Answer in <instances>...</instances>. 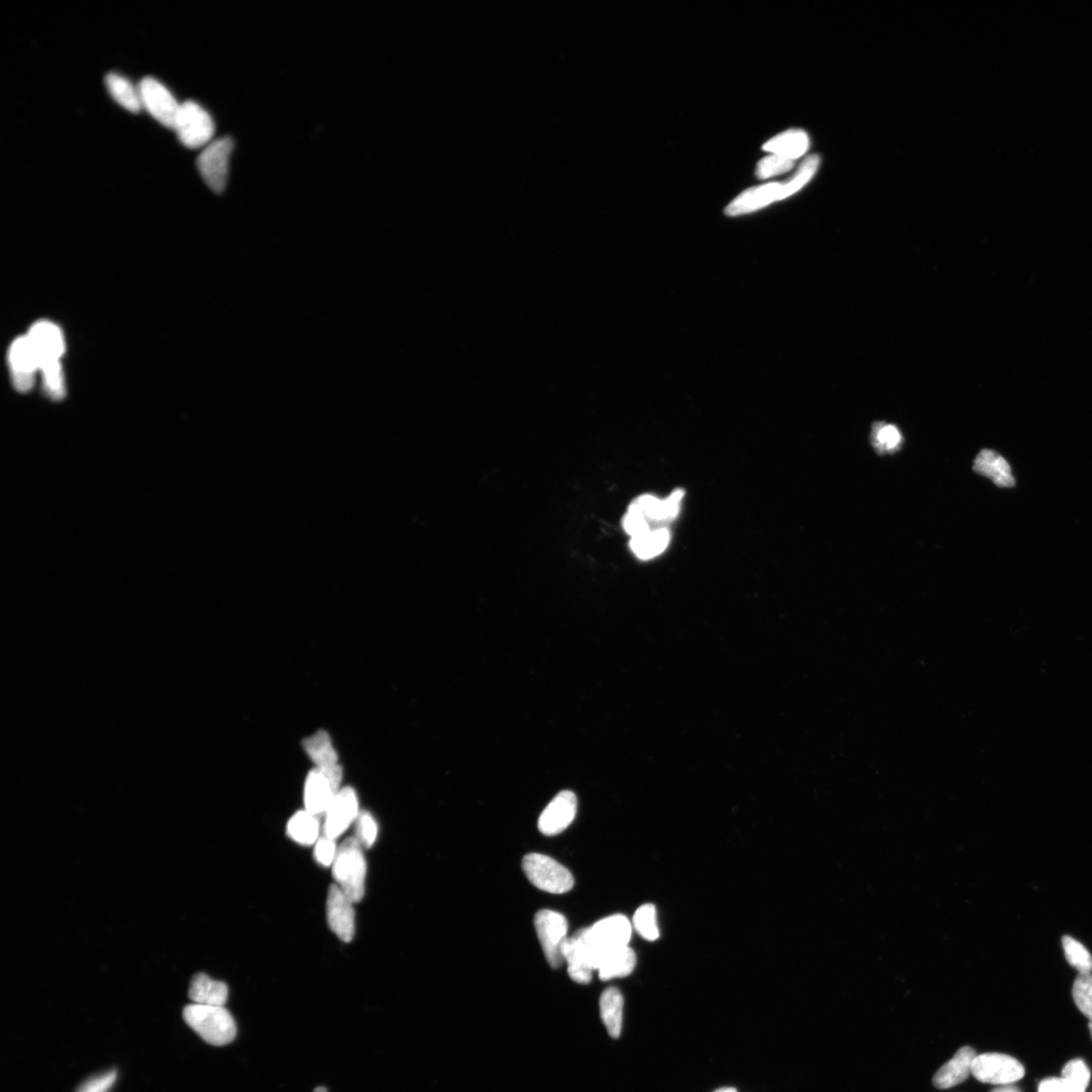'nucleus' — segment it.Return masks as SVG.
<instances>
[{
    "label": "nucleus",
    "mask_w": 1092,
    "mask_h": 1092,
    "mask_svg": "<svg viewBox=\"0 0 1092 1092\" xmlns=\"http://www.w3.org/2000/svg\"><path fill=\"white\" fill-rule=\"evenodd\" d=\"M976 1051L971 1047H963L945 1065L934 1074L933 1085L939 1089L954 1087L964 1082L972 1075V1066L976 1058Z\"/></svg>",
    "instance_id": "nucleus-18"
},
{
    "label": "nucleus",
    "mask_w": 1092,
    "mask_h": 1092,
    "mask_svg": "<svg viewBox=\"0 0 1092 1092\" xmlns=\"http://www.w3.org/2000/svg\"><path fill=\"white\" fill-rule=\"evenodd\" d=\"M358 799L355 790L345 787L336 794L324 821V835L338 839L358 817Z\"/></svg>",
    "instance_id": "nucleus-14"
},
{
    "label": "nucleus",
    "mask_w": 1092,
    "mask_h": 1092,
    "mask_svg": "<svg viewBox=\"0 0 1092 1092\" xmlns=\"http://www.w3.org/2000/svg\"><path fill=\"white\" fill-rule=\"evenodd\" d=\"M233 149L231 138L218 139L203 148L196 162L204 183L216 194L223 193L226 188Z\"/></svg>",
    "instance_id": "nucleus-7"
},
{
    "label": "nucleus",
    "mask_w": 1092,
    "mask_h": 1092,
    "mask_svg": "<svg viewBox=\"0 0 1092 1092\" xmlns=\"http://www.w3.org/2000/svg\"><path fill=\"white\" fill-rule=\"evenodd\" d=\"M286 834L302 845L314 844L319 840L320 819L307 810L299 811L287 824Z\"/></svg>",
    "instance_id": "nucleus-28"
},
{
    "label": "nucleus",
    "mask_w": 1092,
    "mask_h": 1092,
    "mask_svg": "<svg viewBox=\"0 0 1092 1092\" xmlns=\"http://www.w3.org/2000/svg\"><path fill=\"white\" fill-rule=\"evenodd\" d=\"M1075 1005L1092 1021V973H1079L1072 988Z\"/></svg>",
    "instance_id": "nucleus-33"
},
{
    "label": "nucleus",
    "mask_w": 1092,
    "mask_h": 1092,
    "mask_svg": "<svg viewBox=\"0 0 1092 1092\" xmlns=\"http://www.w3.org/2000/svg\"><path fill=\"white\" fill-rule=\"evenodd\" d=\"M991 1092H1020V1090L1014 1087L1003 1086L995 1090H992Z\"/></svg>",
    "instance_id": "nucleus-41"
},
{
    "label": "nucleus",
    "mask_w": 1092,
    "mask_h": 1092,
    "mask_svg": "<svg viewBox=\"0 0 1092 1092\" xmlns=\"http://www.w3.org/2000/svg\"><path fill=\"white\" fill-rule=\"evenodd\" d=\"M143 108L161 125L175 130L180 105L169 90L158 79L145 77L138 86Z\"/></svg>",
    "instance_id": "nucleus-11"
},
{
    "label": "nucleus",
    "mask_w": 1092,
    "mask_h": 1092,
    "mask_svg": "<svg viewBox=\"0 0 1092 1092\" xmlns=\"http://www.w3.org/2000/svg\"><path fill=\"white\" fill-rule=\"evenodd\" d=\"M27 336L36 353L42 380L51 382L62 379L61 358L65 340L60 328L50 321H40L32 326Z\"/></svg>",
    "instance_id": "nucleus-3"
},
{
    "label": "nucleus",
    "mask_w": 1092,
    "mask_h": 1092,
    "mask_svg": "<svg viewBox=\"0 0 1092 1092\" xmlns=\"http://www.w3.org/2000/svg\"><path fill=\"white\" fill-rule=\"evenodd\" d=\"M634 925L637 933L647 941H655L660 937L656 910L653 905H645L636 910Z\"/></svg>",
    "instance_id": "nucleus-32"
},
{
    "label": "nucleus",
    "mask_w": 1092,
    "mask_h": 1092,
    "mask_svg": "<svg viewBox=\"0 0 1092 1092\" xmlns=\"http://www.w3.org/2000/svg\"><path fill=\"white\" fill-rule=\"evenodd\" d=\"M535 925L548 964L553 968L561 967L564 962L562 948L568 939V921L556 911L544 909L537 914Z\"/></svg>",
    "instance_id": "nucleus-9"
},
{
    "label": "nucleus",
    "mask_w": 1092,
    "mask_h": 1092,
    "mask_svg": "<svg viewBox=\"0 0 1092 1092\" xmlns=\"http://www.w3.org/2000/svg\"><path fill=\"white\" fill-rule=\"evenodd\" d=\"M105 86L113 100L122 108L133 113L141 112L143 105L139 89L127 78L112 72L105 77Z\"/></svg>",
    "instance_id": "nucleus-25"
},
{
    "label": "nucleus",
    "mask_w": 1092,
    "mask_h": 1092,
    "mask_svg": "<svg viewBox=\"0 0 1092 1092\" xmlns=\"http://www.w3.org/2000/svg\"><path fill=\"white\" fill-rule=\"evenodd\" d=\"M1087 1089L1075 1085L1064 1078H1052L1040 1083L1038 1092H1086Z\"/></svg>",
    "instance_id": "nucleus-40"
},
{
    "label": "nucleus",
    "mask_w": 1092,
    "mask_h": 1092,
    "mask_svg": "<svg viewBox=\"0 0 1092 1092\" xmlns=\"http://www.w3.org/2000/svg\"><path fill=\"white\" fill-rule=\"evenodd\" d=\"M1062 946L1065 957L1073 968L1077 969L1079 973L1092 972V956L1081 943L1069 935H1064Z\"/></svg>",
    "instance_id": "nucleus-30"
},
{
    "label": "nucleus",
    "mask_w": 1092,
    "mask_h": 1092,
    "mask_svg": "<svg viewBox=\"0 0 1092 1092\" xmlns=\"http://www.w3.org/2000/svg\"><path fill=\"white\" fill-rule=\"evenodd\" d=\"M522 868L528 880L540 890L564 894L573 888L574 880L569 870L548 856L529 853L523 858Z\"/></svg>",
    "instance_id": "nucleus-5"
},
{
    "label": "nucleus",
    "mask_w": 1092,
    "mask_h": 1092,
    "mask_svg": "<svg viewBox=\"0 0 1092 1092\" xmlns=\"http://www.w3.org/2000/svg\"><path fill=\"white\" fill-rule=\"evenodd\" d=\"M363 848L356 837H348L338 848L332 865L336 885L353 903L363 899L366 892V861Z\"/></svg>",
    "instance_id": "nucleus-2"
},
{
    "label": "nucleus",
    "mask_w": 1092,
    "mask_h": 1092,
    "mask_svg": "<svg viewBox=\"0 0 1092 1092\" xmlns=\"http://www.w3.org/2000/svg\"><path fill=\"white\" fill-rule=\"evenodd\" d=\"M8 366L14 389L27 393L34 385L40 373L39 361L28 336L16 338L8 351Z\"/></svg>",
    "instance_id": "nucleus-12"
},
{
    "label": "nucleus",
    "mask_w": 1092,
    "mask_h": 1092,
    "mask_svg": "<svg viewBox=\"0 0 1092 1092\" xmlns=\"http://www.w3.org/2000/svg\"><path fill=\"white\" fill-rule=\"evenodd\" d=\"M335 840L330 839L326 835L320 837L316 843L315 859L320 865L329 867L333 865L336 855H338V848H336Z\"/></svg>",
    "instance_id": "nucleus-39"
},
{
    "label": "nucleus",
    "mask_w": 1092,
    "mask_h": 1092,
    "mask_svg": "<svg viewBox=\"0 0 1092 1092\" xmlns=\"http://www.w3.org/2000/svg\"><path fill=\"white\" fill-rule=\"evenodd\" d=\"M973 469L977 474L990 479L1000 488H1013L1015 480L1012 467L997 451L983 449L975 458Z\"/></svg>",
    "instance_id": "nucleus-19"
},
{
    "label": "nucleus",
    "mask_w": 1092,
    "mask_h": 1092,
    "mask_svg": "<svg viewBox=\"0 0 1092 1092\" xmlns=\"http://www.w3.org/2000/svg\"><path fill=\"white\" fill-rule=\"evenodd\" d=\"M562 954L564 961L568 963L569 975L574 982L588 984L592 980L595 968L582 930L564 941Z\"/></svg>",
    "instance_id": "nucleus-16"
},
{
    "label": "nucleus",
    "mask_w": 1092,
    "mask_h": 1092,
    "mask_svg": "<svg viewBox=\"0 0 1092 1092\" xmlns=\"http://www.w3.org/2000/svg\"><path fill=\"white\" fill-rule=\"evenodd\" d=\"M1062 1078L1087 1089L1090 1081V1070L1087 1063L1081 1060V1059H1073V1060L1063 1067Z\"/></svg>",
    "instance_id": "nucleus-37"
},
{
    "label": "nucleus",
    "mask_w": 1092,
    "mask_h": 1092,
    "mask_svg": "<svg viewBox=\"0 0 1092 1092\" xmlns=\"http://www.w3.org/2000/svg\"><path fill=\"white\" fill-rule=\"evenodd\" d=\"M175 131L185 147L191 149L208 146L215 134V124L199 104L187 101L180 105Z\"/></svg>",
    "instance_id": "nucleus-6"
},
{
    "label": "nucleus",
    "mask_w": 1092,
    "mask_h": 1092,
    "mask_svg": "<svg viewBox=\"0 0 1092 1092\" xmlns=\"http://www.w3.org/2000/svg\"><path fill=\"white\" fill-rule=\"evenodd\" d=\"M623 528L631 537L644 535L651 530L645 515L634 503H631L627 514L623 517Z\"/></svg>",
    "instance_id": "nucleus-36"
},
{
    "label": "nucleus",
    "mask_w": 1092,
    "mask_h": 1092,
    "mask_svg": "<svg viewBox=\"0 0 1092 1092\" xmlns=\"http://www.w3.org/2000/svg\"><path fill=\"white\" fill-rule=\"evenodd\" d=\"M377 836V825L367 811H361L356 818V839L364 848H372Z\"/></svg>",
    "instance_id": "nucleus-35"
},
{
    "label": "nucleus",
    "mask_w": 1092,
    "mask_h": 1092,
    "mask_svg": "<svg viewBox=\"0 0 1092 1092\" xmlns=\"http://www.w3.org/2000/svg\"><path fill=\"white\" fill-rule=\"evenodd\" d=\"M684 492L676 490L664 500H661L653 495H643L638 497L634 503L642 512L645 519L654 521H666L676 519L680 512V502L682 501Z\"/></svg>",
    "instance_id": "nucleus-20"
},
{
    "label": "nucleus",
    "mask_w": 1092,
    "mask_h": 1092,
    "mask_svg": "<svg viewBox=\"0 0 1092 1092\" xmlns=\"http://www.w3.org/2000/svg\"><path fill=\"white\" fill-rule=\"evenodd\" d=\"M118 1074L112 1070L86 1080L77 1092H109L116 1083Z\"/></svg>",
    "instance_id": "nucleus-38"
},
{
    "label": "nucleus",
    "mask_w": 1092,
    "mask_h": 1092,
    "mask_svg": "<svg viewBox=\"0 0 1092 1092\" xmlns=\"http://www.w3.org/2000/svg\"><path fill=\"white\" fill-rule=\"evenodd\" d=\"M578 809L577 796L572 791H562L549 802L538 819L541 834L555 835L561 834L573 823Z\"/></svg>",
    "instance_id": "nucleus-15"
},
{
    "label": "nucleus",
    "mask_w": 1092,
    "mask_h": 1092,
    "mask_svg": "<svg viewBox=\"0 0 1092 1092\" xmlns=\"http://www.w3.org/2000/svg\"><path fill=\"white\" fill-rule=\"evenodd\" d=\"M342 769L323 771L315 768L310 772L305 786L306 810L318 819L325 817L328 808L340 790Z\"/></svg>",
    "instance_id": "nucleus-10"
},
{
    "label": "nucleus",
    "mask_w": 1092,
    "mask_h": 1092,
    "mask_svg": "<svg viewBox=\"0 0 1092 1092\" xmlns=\"http://www.w3.org/2000/svg\"><path fill=\"white\" fill-rule=\"evenodd\" d=\"M314 1092H328V1091H327V1089H326L325 1087H317V1088L314 1090Z\"/></svg>",
    "instance_id": "nucleus-43"
},
{
    "label": "nucleus",
    "mask_w": 1092,
    "mask_h": 1092,
    "mask_svg": "<svg viewBox=\"0 0 1092 1092\" xmlns=\"http://www.w3.org/2000/svg\"><path fill=\"white\" fill-rule=\"evenodd\" d=\"M228 995L226 983L213 980L203 973L194 977L188 990V997L196 1005L225 1006Z\"/></svg>",
    "instance_id": "nucleus-21"
},
{
    "label": "nucleus",
    "mask_w": 1092,
    "mask_h": 1092,
    "mask_svg": "<svg viewBox=\"0 0 1092 1092\" xmlns=\"http://www.w3.org/2000/svg\"><path fill=\"white\" fill-rule=\"evenodd\" d=\"M631 933L632 926L629 919L619 915L601 919L593 926L584 929L595 970L606 954L628 946Z\"/></svg>",
    "instance_id": "nucleus-4"
},
{
    "label": "nucleus",
    "mask_w": 1092,
    "mask_h": 1092,
    "mask_svg": "<svg viewBox=\"0 0 1092 1092\" xmlns=\"http://www.w3.org/2000/svg\"><path fill=\"white\" fill-rule=\"evenodd\" d=\"M671 540V533L666 528L650 530L644 535L631 537L629 546L640 560H652L662 555L667 549Z\"/></svg>",
    "instance_id": "nucleus-26"
},
{
    "label": "nucleus",
    "mask_w": 1092,
    "mask_h": 1092,
    "mask_svg": "<svg viewBox=\"0 0 1092 1092\" xmlns=\"http://www.w3.org/2000/svg\"><path fill=\"white\" fill-rule=\"evenodd\" d=\"M871 440L877 454L892 455L901 448L903 438L897 426L880 422L873 426Z\"/></svg>",
    "instance_id": "nucleus-29"
},
{
    "label": "nucleus",
    "mask_w": 1092,
    "mask_h": 1092,
    "mask_svg": "<svg viewBox=\"0 0 1092 1092\" xmlns=\"http://www.w3.org/2000/svg\"><path fill=\"white\" fill-rule=\"evenodd\" d=\"M782 200L783 184L772 183L749 188L728 205L726 212L732 217L741 216Z\"/></svg>",
    "instance_id": "nucleus-17"
},
{
    "label": "nucleus",
    "mask_w": 1092,
    "mask_h": 1092,
    "mask_svg": "<svg viewBox=\"0 0 1092 1092\" xmlns=\"http://www.w3.org/2000/svg\"><path fill=\"white\" fill-rule=\"evenodd\" d=\"M636 956L628 946L610 952L599 963L597 971L602 980L626 977L634 971Z\"/></svg>",
    "instance_id": "nucleus-24"
},
{
    "label": "nucleus",
    "mask_w": 1092,
    "mask_h": 1092,
    "mask_svg": "<svg viewBox=\"0 0 1092 1092\" xmlns=\"http://www.w3.org/2000/svg\"><path fill=\"white\" fill-rule=\"evenodd\" d=\"M326 911L330 930L341 941L351 942L356 933L355 908L353 902L338 885H331L328 891Z\"/></svg>",
    "instance_id": "nucleus-13"
},
{
    "label": "nucleus",
    "mask_w": 1092,
    "mask_h": 1092,
    "mask_svg": "<svg viewBox=\"0 0 1092 1092\" xmlns=\"http://www.w3.org/2000/svg\"><path fill=\"white\" fill-rule=\"evenodd\" d=\"M808 147L809 139L804 131L790 130L772 138L763 146V150L794 161L806 154Z\"/></svg>",
    "instance_id": "nucleus-22"
},
{
    "label": "nucleus",
    "mask_w": 1092,
    "mask_h": 1092,
    "mask_svg": "<svg viewBox=\"0 0 1092 1092\" xmlns=\"http://www.w3.org/2000/svg\"><path fill=\"white\" fill-rule=\"evenodd\" d=\"M794 167V161L772 154L759 161L755 176L760 179H767L785 174Z\"/></svg>",
    "instance_id": "nucleus-34"
},
{
    "label": "nucleus",
    "mask_w": 1092,
    "mask_h": 1092,
    "mask_svg": "<svg viewBox=\"0 0 1092 1092\" xmlns=\"http://www.w3.org/2000/svg\"><path fill=\"white\" fill-rule=\"evenodd\" d=\"M302 746L311 760L316 763V768L326 771L339 767L338 755L333 748L329 735L324 730L305 738Z\"/></svg>",
    "instance_id": "nucleus-23"
},
{
    "label": "nucleus",
    "mask_w": 1092,
    "mask_h": 1092,
    "mask_svg": "<svg viewBox=\"0 0 1092 1092\" xmlns=\"http://www.w3.org/2000/svg\"><path fill=\"white\" fill-rule=\"evenodd\" d=\"M184 1019L210 1045L225 1046L236 1037L234 1017L225 1006L188 1005L184 1009Z\"/></svg>",
    "instance_id": "nucleus-1"
},
{
    "label": "nucleus",
    "mask_w": 1092,
    "mask_h": 1092,
    "mask_svg": "<svg viewBox=\"0 0 1092 1092\" xmlns=\"http://www.w3.org/2000/svg\"><path fill=\"white\" fill-rule=\"evenodd\" d=\"M602 1021L613 1039L620 1036L623 1020V997L616 988H607L600 998Z\"/></svg>",
    "instance_id": "nucleus-27"
},
{
    "label": "nucleus",
    "mask_w": 1092,
    "mask_h": 1092,
    "mask_svg": "<svg viewBox=\"0 0 1092 1092\" xmlns=\"http://www.w3.org/2000/svg\"><path fill=\"white\" fill-rule=\"evenodd\" d=\"M820 158L817 155H811L801 164L800 168L796 172L793 178L783 184V200L790 198L795 193H798L806 185L809 180L814 177L819 167Z\"/></svg>",
    "instance_id": "nucleus-31"
},
{
    "label": "nucleus",
    "mask_w": 1092,
    "mask_h": 1092,
    "mask_svg": "<svg viewBox=\"0 0 1092 1092\" xmlns=\"http://www.w3.org/2000/svg\"><path fill=\"white\" fill-rule=\"evenodd\" d=\"M973 1077L988 1085L1009 1086L1024 1077V1069L1015 1058L999 1053L977 1055L972 1066Z\"/></svg>",
    "instance_id": "nucleus-8"
},
{
    "label": "nucleus",
    "mask_w": 1092,
    "mask_h": 1092,
    "mask_svg": "<svg viewBox=\"0 0 1092 1092\" xmlns=\"http://www.w3.org/2000/svg\"><path fill=\"white\" fill-rule=\"evenodd\" d=\"M714 1092H737L734 1087H722Z\"/></svg>",
    "instance_id": "nucleus-42"
},
{
    "label": "nucleus",
    "mask_w": 1092,
    "mask_h": 1092,
    "mask_svg": "<svg viewBox=\"0 0 1092 1092\" xmlns=\"http://www.w3.org/2000/svg\"><path fill=\"white\" fill-rule=\"evenodd\" d=\"M1088 1028H1089V1031H1090V1033H1091V1038H1092V1021H1089V1024H1088Z\"/></svg>",
    "instance_id": "nucleus-44"
}]
</instances>
